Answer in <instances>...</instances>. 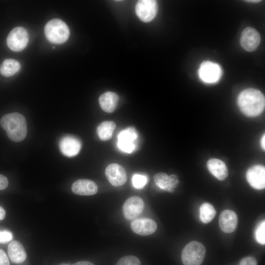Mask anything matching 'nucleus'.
Returning <instances> with one entry per match:
<instances>
[{
    "instance_id": "nucleus-1",
    "label": "nucleus",
    "mask_w": 265,
    "mask_h": 265,
    "mask_svg": "<svg viewBox=\"0 0 265 265\" xmlns=\"http://www.w3.org/2000/svg\"><path fill=\"white\" fill-rule=\"evenodd\" d=\"M238 103L240 111L244 115L255 117L259 115L264 111L265 98L259 90L248 88L239 94Z\"/></svg>"
},
{
    "instance_id": "nucleus-2",
    "label": "nucleus",
    "mask_w": 265,
    "mask_h": 265,
    "mask_svg": "<svg viewBox=\"0 0 265 265\" xmlns=\"http://www.w3.org/2000/svg\"><path fill=\"white\" fill-rule=\"evenodd\" d=\"M0 124L12 141L18 142L26 138V122L25 117L21 114L13 112L5 114L0 119Z\"/></svg>"
},
{
    "instance_id": "nucleus-3",
    "label": "nucleus",
    "mask_w": 265,
    "mask_h": 265,
    "mask_svg": "<svg viewBox=\"0 0 265 265\" xmlns=\"http://www.w3.org/2000/svg\"><path fill=\"white\" fill-rule=\"evenodd\" d=\"M47 39L51 43L62 44L69 38L70 30L66 24L59 19L49 21L44 29Z\"/></svg>"
},
{
    "instance_id": "nucleus-4",
    "label": "nucleus",
    "mask_w": 265,
    "mask_h": 265,
    "mask_svg": "<svg viewBox=\"0 0 265 265\" xmlns=\"http://www.w3.org/2000/svg\"><path fill=\"white\" fill-rule=\"evenodd\" d=\"M205 254L206 248L202 243L192 241L183 248L181 260L184 265H201Z\"/></svg>"
},
{
    "instance_id": "nucleus-5",
    "label": "nucleus",
    "mask_w": 265,
    "mask_h": 265,
    "mask_svg": "<svg viewBox=\"0 0 265 265\" xmlns=\"http://www.w3.org/2000/svg\"><path fill=\"white\" fill-rule=\"evenodd\" d=\"M28 41V33L26 28L22 26L13 28L6 38V43L9 48L16 52L23 50L26 47Z\"/></svg>"
},
{
    "instance_id": "nucleus-6",
    "label": "nucleus",
    "mask_w": 265,
    "mask_h": 265,
    "mask_svg": "<svg viewBox=\"0 0 265 265\" xmlns=\"http://www.w3.org/2000/svg\"><path fill=\"white\" fill-rule=\"evenodd\" d=\"M222 73V69L218 64L209 61L202 62L198 71L200 79L208 83L218 81Z\"/></svg>"
},
{
    "instance_id": "nucleus-7",
    "label": "nucleus",
    "mask_w": 265,
    "mask_h": 265,
    "mask_svg": "<svg viewBox=\"0 0 265 265\" xmlns=\"http://www.w3.org/2000/svg\"><path fill=\"white\" fill-rule=\"evenodd\" d=\"M137 132L133 127H129L120 132L118 135L117 146L122 151L131 153L135 149Z\"/></svg>"
},
{
    "instance_id": "nucleus-8",
    "label": "nucleus",
    "mask_w": 265,
    "mask_h": 265,
    "mask_svg": "<svg viewBox=\"0 0 265 265\" xmlns=\"http://www.w3.org/2000/svg\"><path fill=\"white\" fill-rule=\"evenodd\" d=\"M158 3L154 0H138L135 6L136 14L144 22H149L156 16Z\"/></svg>"
},
{
    "instance_id": "nucleus-9",
    "label": "nucleus",
    "mask_w": 265,
    "mask_h": 265,
    "mask_svg": "<svg viewBox=\"0 0 265 265\" xmlns=\"http://www.w3.org/2000/svg\"><path fill=\"white\" fill-rule=\"evenodd\" d=\"M144 208V203L142 198L137 196H132L123 204V215L127 219H133L141 213Z\"/></svg>"
},
{
    "instance_id": "nucleus-10",
    "label": "nucleus",
    "mask_w": 265,
    "mask_h": 265,
    "mask_svg": "<svg viewBox=\"0 0 265 265\" xmlns=\"http://www.w3.org/2000/svg\"><path fill=\"white\" fill-rule=\"evenodd\" d=\"M59 146L63 155L71 158L79 154L81 148V143L77 137L73 135H67L61 138Z\"/></svg>"
},
{
    "instance_id": "nucleus-11",
    "label": "nucleus",
    "mask_w": 265,
    "mask_h": 265,
    "mask_svg": "<svg viewBox=\"0 0 265 265\" xmlns=\"http://www.w3.org/2000/svg\"><path fill=\"white\" fill-rule=\"evenodd\" d=\"M106 176L108 182L114 186H119L125 184L127 176L125 168L117 163L109 164L105 170Z\"/></svg>"
},
{
    "instance_id": "nucleus-12",
    "label": "nucleus",
    "mask_w": 265,
    "mask_h": 265,
    "mask_svg": "<svg viewBox=\"0 0 265 265\" xmlns=\"http://www.w3.org/2000/svg\"><path fill=\"white\" fill-rule=\"evenodd\" d=\"M246 177L247 182L254 188H265V168L264 166L255 165L250 167L247 171Z\"/></svg>"
},
{
    "instance_id": "nucleus-13",
    "label": "nucleus",
    "mask_w": 265,
    "mask_h": 265,
    "mask_svg": "<svg viewBox=\"0 0 265 265\" xmlns=\"http://www.w3.org/2000/svg\"><path fill=\"white\" fill-rule=\"evenodd\" d=\"M260 40L259 32L252 27H247L242 32L240 43L241 47L245 51L253 52L258 47Z\"/></svg>"
},
{
    "instance_id": "nucleus-14",
    "label": "nucleus",
    "mask_w": 265,
    "mask_h": 265,
    "mask_svg": "<svg viewBox=\"0 0 265 265\" xmlns=\"http://www.w3.org/2000/svg\"><path fill=\"white\" fill-rule=\"evenodd\" d=\"M131 227L135 233L141 236H147L156 231L157 224L150 218H140L134 219L131 224Z\"/></svg>"
},
{
    "instance_id": "nucleus-15",
    "label": "nucleus",
    "mask_w": 265,
    "mask_h": 265,
    "mask_svg": "<svg viewBox=\"0 0 265 265\" xmlns=\"http://www.w3.org/2000/svg\"><path fill=\"white\" fill-rule=\"evenodd\" d=\"M156 185L160 189L168 192H173L179 183L178 177L175 174L168 176L165 173L159 172L154 176Z\"/></svg>"
},
{
    "instance_id": "nucleus-16",
    "label": "nucleus",
    "mask_w": 265,
    "mask_h": 265,
    "mask_svg": "<svg viewBox=\"0 0 265 265\" xmlns=\"http://www.w3.org/2000/svg\"><path fill=\"white\" fill-rule=\"evenodd\" d=\"M238 221V218L236 213L232 210H224L219 215V227L221 230L226 233L234 232L237 228Z\"/></svg>"
},
{
    "instance_id": "nucleus-17",
    "label": "nucleus",
    "mask_w": 265,
    "mask_h": 265,
    "mask_svg": "<svg viewBox=\"0 0 265 265\" xmlns=\"http://www.w3.org/2000/svg\"><path fill=\"white\" fill-rule=\"evenodd\" d=\"M98 189V186L95 182L87 179L78 180L72 186V192L79 195H94L97 192Z\"/></svg>"
},
{
    "instance_id": "nucleus-18",
    "label": "nucleus",
    "mask_w": 265,
    "mask_h": 265,
    "mask_svg": "<svg viewBox=\"0 0 265 265\" xmlns=\"http://www.w3.org/2000/svg\"><path fill=\"white\" fill-rule=\"evenodd\" d=\"M8 254L11 261L16 264L23 263L26 258V253L24 246L17 240H13L9 244Z\"/></svg>"
},
{
    "instance_id": "nucleus-19",
    "label": "nucleus",
    "mask_w": 265,
    "mask_h": 265,
    "mask_svg": "<svg viewBox=\"0 0 265 265\" xmlns=\"http://www.w3.org/2000/svg\"><path fill=\"white\" fill-rule=\"evenodd\" d=\"M207 166L210 172L219 180L223 181L228 176L227 167L219 159H210L207 161Z\"/></svg>"
},
{
    "instance_id": "nucleus-20",
    "label": "nucleus",
    "mask_w": 265,
    "mask_h": 265,
    "mask_svg": "<svg viewBox=\"0 0 265 265\" xmlns=\"http://www.w3.org/2000/svg\"><path fill=\"white\" fill-rule=\"evenodd\" d=\"M118 95L114 92L107 91L102 94L99 98L101 108L107 113L113 112L117 106Z\"/></svg>"
},
{
    "instance_id": "nucleus-21",
    "label": "nucleus",
    "mask_w": 265,
    "mask_h": 265,
    "mask_svg": "<svg viewBox=\"0 0 265 265\" xmlns=\"http://www.w3.org/2000/svg\"><path fill=\"white\" fill-rule=\"evenodd\" d=\"M21 67L18 61L12 58L6 59L0 65V73L4 77H11L18 72Z\"/></svg>"
},
{
    "instance_id": "nucleus-22",
    "label": "nucleus",
    "mask_w": 265,
    "mask_h": 265,
    "mask_svg": "<svg viewBox=\"0 0 265 265\" xmlns=\"http://www.w3.org/2000/svg\"><path fill=\"white\" fill-rule=\"evenodd\" d=\"M116 127V124L113 121H105L102 122L97 128L99 138L103 141L109 140Z\"/></svg>"
},
{
    "instance_id": "nucleus-23",
    "label": "nucleus",
    "mask_w": 265,
    "mask_h": 265,
    "mask_svg": "<svg viewBox=\"0 0 265 265\" xmlns=\"http://www.w3.org/2000/svg\"><path fill=\"white\" fill-rule=\"evenodd\" d=\"M216 211L214 207L209 203L202 204L199 208V216L204 223L210 222L214 217Z\"/></svg>"
},
{
    "instance_id": "nucleus-24",
    "label": "nucleus",
    "mask_w": 265,
    "mask_h": 265,
    "mask_svg": "<svg viewBox=\"0 0 265 265\" xmlns=\"http://www.w3.org/2000/svg\"><path fill=\"white\" fill-rule=\"evenodd\" d=\"M257 241L262 244H265V221H262L257 226L255 232Z\"/></svg>"
},
{
    "instance_id": "nucleus-25",
    "label": "nucleus",
    "mask_w": 265,
    "mask_h": 265,
    "mask_svg": "<svg viewBox=\"0 0 265 265\" xmlns=\"http://www.w3.org/2000/svg\"><path fill=\"white\" fill-rule=\"evenodd\" d=\"M148 182L147 177L143 175L136 174L132 178V184L134 187L142 189Z\"/></svg>"
},
{
    "instance_id": "nucleus-26",
    "label": "nucleus",
    "mask_w": 265,
    "mask_h": 265,
    "mask_svg": "<svg viewBox=\"0 0 265 265\" xmlns=\"http://www.w3.org/2000/svg\"><path fill=\"white\" fill-rule=\"evenodd\" d=\"M116 265H141V264L137 257L132 255H128L120 258Z\"/></svg>"
},
{
    "instance_id": "nucleus-27",
    "label": "nucleus",
    "mask_w": 265,
    "mask_h": 265,
    "mask_svg": "<svg viewBox=\"0 0 265 265\" xmlns=\"http://www.w3.org/2000/svg\"><path fill=\"white\" fill-rule=\"evenodd\" d=\"M13 238L12 234L8 231H0V243L10 241Z\"/></svg>"
},
{
    "instance_id": "nucleus-28",
    "label": "nucleus",
    "mask_w": 265,
    "mask_h": 265,
    "mask_svg": "<svg viewBox=\"0 0 265 265\" xmlns=\"http://www.w3.org/2000/svg\"><path fill=\"white\" fill-rule=\"evenodd\" d=\"M238 265H257V262L255 258L248 256L242 258Z\"/></svg>"
},
{
    "instance_id": "nucleus-29",
    "label": "nucleus",
    "mask_w": 265,
    "mask_h": 265,
    "mask_svg": "<svg viewBox=\"0 0 265 265\" xmlns=\"http://www.w3.org/2000/svg\"><path fill=\"white\" fill-rule=\"evenodd\" d=\"M0 265H9L8 259L3 250L0 249Z\"/></svg>"
},
{
    "instance_id": "nucleus-30",
    "label": "nucleus",
    "mask_w": 265,
    "mask_h": 265,
    "mask_svg": "<svg viewBox=\"0 0 265 265\" xmlns=\"http://www.w3.org/2000/svg\"><path fill=\"white\" fill-rule=\"evenodd\" d=\"M8 185V181L6 177L0 174V190L5 189Z\"/></svg>"
},
{
    "instance_id": "nucleus-31",
    "label": "nucleus",
    "mask_w": 265,
    "mask_h": 265,
    "mask_svg": "<svg viewBox=\"0 0 265 265\" xmlns=\"http://www.w3.org/2000/svg\"><path fill=\"white\" fill-rule=\"evenodd\" d=\"M73 265H95L88 261H80L74 264Z\"/></svg>"
},
{
    "instance_id": "nucleus-32",
    "label": "nucleus",
    "mask_w": 265,
    "mask_h": 265,
    "mask_svg": "<svg viewBox=\"0 0 265 265\" xmlns=\"http://www.w3.org/2000/svg\"><path fill=\"white\" fill-rule=\"evenodd\" d=\"M5 211L4 209L0 206V220H3L5 217Z\"/></svg>"
},
{
    "instance_id": "nucleus-33",
    "label": "nucleus",
    "mask_w": 265,
    "mask_h": 265,
    "mask_svg": "<svg viewBox=\"0 0 265 265\" xmlns=\"http://www.w3.org/2000/svg\"><path fill=\"white\" fill-rule=\"evenodd\" d=\"M265 134H264L261 139V143L262 147L264 150L265 149Z\"/></svg>"
},
{
    "instance_id": "nucleus-34",
    "label": "nucleus",
    "mask_w": 265,
    "mask_h": 265,
    "mask_svg": "<svg viewBox=\"0 0 265 265\" xmlns=\"http://www.w3.org/2000/svg\"><path fill=\"white\" fill-rule=\"evenodd\" d=\"M261 0H246V1L247 2H254V3H256V2H260Z\"/></svg>"
}]
</instances>
